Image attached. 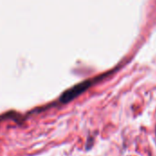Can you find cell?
I'll list each match as a JSON object with an SVG mask.
<instances>
[{"label":"cell","mask_w":156,"mask_h":156,"mask_svg":"<svg viewBox=\"0 0 156 156\" xmlns=\"http://www.w3.org/2000/svg\"><path fill=\"white\" fill-rule=\"evenodd\" d=\"M91 84H92V81L85 80V81L74 86L73 88H71L70 90H67L66 92L63 93V95L60 98V101L62 102H64V103L70 101L71 100H73L74 98L79 96L80 94H81L83 91H85Z\"/></svg>","instance_id":"obj_1"}]
</instances>
